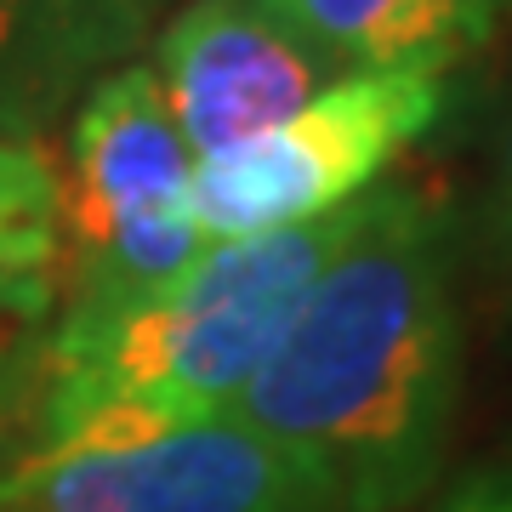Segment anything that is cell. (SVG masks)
I'll list each match as a JSON object with an SVG mask.
<instances>
[{
    "instance_id": "obj_2",
    "label": "cell",
    "mask_w": 512,
    "mask_h": 512,
    "mask_svg": "<svg viewBox=\"0 0 512 512\" xmlns=\"http://www.w3.org/2000/svg\"><path fill=\"white\" fill-rule=\"evenodd\" d=\"M365 200L296 228L217 239L177 279L86 330H52L29 450L131 439L234 410L319 268L370 217Z\"/></svg>"
},
{
    "instance_id": "obj_8",
    "label": "cell",
    "mask_w": 512,
    "mask_h": 512,
    "mask_svg": "<svg viewBox=\"0 0 512 512\" xmlns=\"http://www.w3.org/2000/svg\"><path fill=\"white\" fill-rule=\"evenodd\" d=\"M330 74L456 69L501 29L507 0H256Z\"/></svg>"
},
{
    "instance_id": "obj_1",
    "label": "cell",
    "mask_w": 512,
    "mask_h": 512,
    "mask_svg": "<svg viewBox=\"0 0 512 512\" xmlns=\"http://www.w3.org/2000/svg\"><path fill=\"white\" fill-rule=\"evenodd\" d=\"M456 410L450 217L427 188L382 183L228 416L308 461L342 512H410L444 473Z\"/></svg>"
},
{
    "instance_id": "obj_13",
    "label": "cell",
    "mask_w": 512,
    "mask_h": 512,
    "mask_svg": "<svg viewBox=\"0 0 512 512\" xmlns=\"http://www.w3.org/2000/svg\"><path fill=\"white\" fill-rule=\"evenodd\" d=\"M0 512H6V473H0Z\"/></svg>"
},
{
    "instance_id": "obj_10",
    "label": "cell",
    "mask_w": 512,
    "mask_h": 512,
    "mask_svg": "<svg viewBox=\"0 0 512 512\" xmlns=\"http://www.w3.org/2000/svg\"><path fill=\"white\" fill-rule=\"evenodd\" d=\"M0 279L57 285V154L46 137L0 143Z\"/></svg>"
},
{
    "instance_id": "obj_9",
    "label": "cell",
    "mask_w": 512,
    "mask_h": 512,
    "mask_svg": "<svg viewBox=\"0 0 512 512\" xmlns=\"http://www.w3.org/2000/svg\"><path fill=\"white\" fill-rule=\"evenodd\" d=\"M52 319H57L52 279H0V473L12 467L18 439H35Z\"/></svg>"
},
{
    "instance_id": "obj_5",
    "label": "cell",
    "mask_w": 512,
    "mask_h": 512,
    "mask_svg": "<svg viewBox=\"0 0 512 512\" xmlns=\"http://www.w3.org/2000/svg\"><path fill=\"white\" fill-rule=\"evenodd\" d=\"M6 512H342L325 478L239 416L23 450Z\"/></svg>"
},
{
    "instance_id": "obj_4",
    "label": "cell",
    "mask_w": 512,
    "mask_h": 512,
    "mask_svg": "<svg viewBox=\"0 0 512 512\" xmlns=\"http://www.w3.org/2000/svg\"><path fill=\"white\" fill-rule=\"evenodd\" d=\"M444 103L450 69L336 74L251 143L194 160V222L205 245L296 228L365 200L404 148L439 126Z\"/></svg>"
},
{
    "instance_id": "obj_7",
    "label": "cell",
    "mask_w": 512,
    "mask_h": 512,
    "mask_svg": "<svg viewBox=\"0 0 512 512\" xmlns=\"http://www.w3.org/2000/svg\"><path fill=\"white\" fill-rule=\"evenodd\" d=\"M148 0H0V143L69 120L97 74L143 57Z\"/></svg>"
},
{
    "instance_id": "obj_6",
    "label": "cell",
    "mask_w": 512,
    "mask_h": 512,
    "mask_svg": "<svg viewBox=\"0 0 512 512\" xmlns=\"http://www.w3.org/2000/svg\"><path fill=\"white\" fill-rule=\"evenodd\" d=\"M148 69L194 160L251 143L336 80L256 0H188L165 23Z\"/></svg>"
},
{
    "instance_id": "obj_12",
    "label": "cell",
    "mask_w": 512,
    "mask_h": 512,
    "mask_svg": "<svg viewBox=\"0 0 512 512\" xmlns=\"http://www.w3.org/2000/svg\"><path fill=\"white\" fill-rule=\"evenodd\" d=\"M433 512H512V467H478L433 501Z\"/></svg>"
},
{
    "instance_id": "obj_11",
    "label": "cell",
    "mask_w": 512,
    "mask_h": 512,
    "mask_svg": "<svg viewBox=\"0 0 512 512\" xmlns=\"http://www.w3.org/2000/svg\"><path fill=\"white\" fill-rule=\"evenodd\" d=\"M484 245H490V256L501 268H512V126L501 137L490 194H484Z\"/></svg>"
},
{
    "instance_id": "obj_3",
    "label": "cell",
    "mask_w": 512,
    "mask_h": 512,
    "mask_svg": "<svg viewBox=\"0 0 512 512\" xmlns=\"http://www.w3.org/2000/svg\"><path fill=\"white\" fill-rule=\"evenodd\" d=\"M205 251L194 154L143 57L97 74L57 160V319L86 330L177 279Z\"/></svg>"
}]
</instances>
